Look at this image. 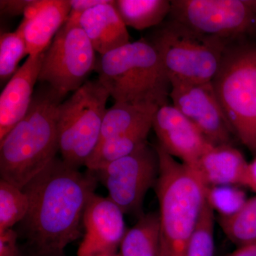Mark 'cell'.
Listing matches in <instances>:
<instances>
[{"label": "cell", "mask_w": 256, "mask_h": 256, "mask_svg": "<svg viewBox=\"0 0 256 256\" xmlns=\"http://www.w3.org/2000/svg\"><path fill=\"white\" fill-rule=\"evenodd\" d=\"M97 181L92 172H80L56 158L24 188L30 207L22 229L32 252L64 254L80 236L84 212Z\"/></svg>", "instance_id": "1"}, {"label": "cell", "mask_w": 256, "mask_h": 256, "mask_svg": "<svg viewBox=\"0 0 256 256\" xmlns=\"http://www.w3.org/2000/svg\"><path fill=\"white\" fill-rule=\"evenodd\" d=\"M65 96L41 82L24 117L0 140L1 180L23 190L56 158L58 108Z\"/></svg>", "instance_id": "2"}, {"label": "cell", "mask_w": 256, "mask_h": 256, "mask_svg": "<svg viewBox=\"0 0 256 256\" xmlns=\"http://www.w3.org/2000/svg\"><path fill=\"white\" fill-rule=\"evenodd\" d=\"M95 72L116 102L159 108L169 104L171 80L159 52L146 38L100 55Z\"/></svg>", "instance_id": "3"}, {"label": "cell", "mask_w": 256, "mask_h": 256, "mask_svg": "<svg viewBox=\"0 0 256 256\" xmlns=\"http://www.w3.org/2000/svg\"><path fill=\"white\" fill-rule=\"evenodd\" d=\"M159 176L154 188L162 235L168 256H184L190 236L206 202V186L196 171L160 146Z\"/></svg>", "instance_id": "4"}, {"label": "cell", "mask_w": 256, "mask_h": 256, "mask_svg": "<svg viewBox=\"0 0 256 256\" xmlns=\"http://www.w3.org/2000/svg\"><path fill=\"white\" fill-rule=\"evenodd\" d=\"M212 82L236 136L256 156V42L227 45Z\"/></svg>", "instance_id": "5"}, {"label": "cell", "mask_w": 256, "mask_h": 256, "mask_svg": "<svg viewBox=\"0 0 256 256\" xmlns=\"http://www.w3.org/2000/svg\"><path fill=\"white\" fill-rule=\"evenodd\" d=\"M146 40L156 46L170 80L212 82L228 44L166 18Z\"/></svg>", "instance_id": "6"}, {"label": "cell", "mask_w": 256, "mask_h": 256, "mask_svg": "<svg viewBox=\"0 0 256 256\" xmlns=\"http://www.w3.org/2000/svg\"><path fill=\"white\" fill-rule=\"evenodd\" d=\"M110 94L98 79L87 80L58 108V144L62 159L78 169L95 151Z\"/></svg>", "instance_id": "7"}, {"label": "cell", "mask_w": 256, "mask_h": 256, "mask_svg": "<svg viewBox=\"0 0 256 256\" xmlns=\"http://www.w3.org/2000/svg\"><path fill=\"white\" fill-rule=\"evenodd\" d=\"M168 18L228 44L256 36V1L172 0Z\"/></svg>", "instance_id": "8"}, {"label": "cell", "mask_w": 256, "mask_h": 256, "mask_svg": "<svg viewBox=\"0 0 256 256\" xmlns=\"http://www.w3.org/2000/svg\"><path fill=\"white\" fill-rule=\"evenodd\" d=\"M96 52L80 26L64 23L44 52L38 82L66 96L78 90L95 70Z\"/></svg>", "instance_id": "9"}, {"label": "cell", "mask_w": 256, "mask_h": 256, "mask_svg": "<svg viewBox=\"0 0 256 256\" xmlns=\"http://www.w3.org/2000/svg\"><path fill=\"white\" fill-rule=\"evenodd\" d=\"M159 171L158 151L148 142L131 154L90 172L124 214L137 215L146 192L156 186Z\"/></svg>", "instance_id": "10"}, {"label": "cell", "mask_w": 256, "mask_h": 256, "mask_svg": "<svg viewBox=\"0 0 256 256\" xmlns=\"http://www.w3.org/2000/svg\"><path fill=\"white\" fill-rule=\"evenodd\" d=\"M173 105L194 124L213 146L233 144L235 133L229 124L212 82L171 80Z\"/></svg>", "instance_id": "11"}, {"label": "cell", "mask_w": 256, "mask_h": 256, "mask_svg": "<svg viewBox=\"0 0 256 256\" xmlns=\"http://www.w3.org/2000/svg\"><path fill=\"white\" fill-rule=\"evenodd\" d=\"M84 238L77 256H97L116 254L126 230L124 214L110 198L90 196L84 212Z\"/></svg>", "instance_id": "12"}, {"label": "cell", "mask_w": 256, "mask_h": 256, "mask_svg": "<svg viewBox=\"0 0 256 256\" xmlns=\"http://www.w3.org/2000/svg\"><path fill=\"white\" fill-rule=\"evenodd\" d=\"M152 128L160 144L170 156L194 168L213 144L174 105L161 106L154 114Z\"/></svg>", "instance_id": "13"}, {"label": "cell", "mask_w": 256, "mask_h": 256, "mask_svg": "<svg viewBox=\"0 0 256 256\" xmlns=\"http://www.w3.org/2000/svg\"><path fill=\"white\" fill-rule=\"evenodd\" d=\"M44 52L28 56L1 92L0 140L24 117L30 108L35 85L38 82Z\"/></svg>", "instance_id": "14"}, {"label": "cell", "mask_w": 256, "mask_h": 256, "mask_svg": "<svg viewBox=\"0 0 256 256\" xmlns=\"http://www.w3.org/2000/svg\"><path fill=\"white\" fill-rule=\"evenodd\" d=\"M70 12L69 0H32L18 26L23 32L28 56L40 54L48 48Z\"/></svg>", "instance_id": "15"}, {"label": "cell", "mask_w": 256, "mask_h": 256, "mask_svg": "<svg viewBox=\"0 0 256 256\" xmlns=\"http://www.w3.org/2000/svg\"><path fill=\"white\" fill-rule=\"evenodd\" d=\"M114 1L98 5L80 16L79 25L90 40L92 47L104 55L130 43V34L114 8Z\"/></svg>", "instance_id": "16"}, {"label": "cell", "mask_w": 256, "mask_h": 256, "mask_svg": "<svg viewBox=\"0 0 256 256\" xmlns=\"http://www.w3.org/2000/svg\"><path fill=\"white\" fill-rule=\"evenodd\" d=\"M248 165L233 144L210 146L193 168L206 188L244 185Z\"/></svg>", "instance_id": "17"}, {"label": "cell", "mask_w": 256, "mask_h": 256, "mask_svg": "<svg viewBox=\"0 0 256 256\" xmlns=\"http://www.w3.org/2000/svg\"><path fill=\"white\" fill-rule=\"evenodd\" d=\"M152 120L99 144L88 160L86 164L88 170L99 169L131 154L148 142V134L152 128Z\"/></svg>", "instance_id": "18"}, {"label": "cell", "mask_w": 256, "mask_h": 256, "mask_svg": "<svg viewBox=\"0 0 256 256\" xmlns=\"http://www.w3.org/2000/svg\"><path fill=\"white\" fill-rule=\"evenodd\" d=\"M162 238L159 213L140 216L136 225L124 234L120 254L122 256H159Z\"/></svg>", "instance_id": "19"}, {"label": "cell", "mask_w": 256, "mask_h": 256, "mask_svg": "<svg viewBox=\"0 0 256 256\" xmlns=\"http://www.w3.org/2000/svg\"><path fill=\"white\" fill-rule=\"evenodd\" d=\"M114 5L126 26L139 31L159 26L171 11L168 0H116Z\"/></svg>", "instance_id": "20"}, {"label": "cell", "mask_w": 256, "mask_h": 256, "mask_svg": "<svg viewBox=\"0 0 256 256\" xmlns=\"http://www.w3.org/2000/svg\"><path fill=\"white\" fill-rule=\"evenodd\" d=\"M158 108L159 107L154 106L116 102L114 106L106 110L98 144L151 120Z\"/></svg>", "instance_id": "21"}, {"label": "cell", "mask_w": 256, "mask_h": 256, "mask_svg": "<svg viewBox=\"0 0 256 256\" xmlns=\"http://www.w3.org/2000/svg\"><path fill=\"white\" fill-rule=\"evenodd\" d=\"M220 220L224 233L238 247L256 242V196L247 200L236 213Z\"/></svg>", "instance_id": "22"}, {"label": "cell", "mask_w": 256, "mask_h": 256, "mask_svg": "<svg viewBox=\"0 0 256 256\" xmlns=\"http://www.w3.org/2000/svg\"><path fill=\"white\" fill-rule=\"evenodd\" d=\"M28 207V196L23 190L0 180V234L22 222Z\"/></svg>", "instance_id": "23"}, {"label": "cell", "mask_w": 256, "mask_h": 256, "mask_svg": "<svg viewBox=\"0 0 256 256\" xmlns=\"http://www.w3.org/2000/svg\"><path fill=\"white\" fill-rule=\"evenodd\" d=\"M214 210L205 203L188 238L184 256H214Z\"/></svg>", "instance_id": "24"}, {"label": "cell", "mask_w": 256, "mask_h": 256, "mask_svg": "<svg viewBox=\"0 0 256 256\" xmlns=\"http://www.w3.org/2000/svg\"><path fill=\"white\" fill-rule=\"evenodd\" d=\"M28 55L26 42L21 28L14 32H4L0 36V80L9 82L16 74L18 63Z\"/></svg>", "instance_id": "25"}, {"label": "cell", "mask_w": 256, "mask_h": 256, "mask_svg": "<svg viewBox=\"0 0 256 256\" xmlns=\"http://www.w3.org/2000/svg\"><path fill=\"white\" fill-rule=\"evenodd\" d=\"M246 194L235 186L206 188V202L220 216L236 213L246 201Z\"/></svg>", "instance_id": "26"}, {"label": "cell", "mask_w": 256, "mask_h": 256, "mask_svg": "<svg viewBox=\"0 0 256 256\" xmlns=\"http://www.w3.org/2000/svg\"><path fill=\"white\" fill-rule=\"evenodd\" d=\"M18 238V233L13 228L0 234V256H22Z\"/></svg>", "instance_id": "27"}, {"label": "cell", "mask_w": 256, "mask_h": 256, "mask_svg": "<svg viewBox=\"0 0 256 256\" xmlns=\"http://www.w3.org/2000/svg\"><path fill=\"white\" fill-rule=\"evenodd\" d=\"M32 2V0H1V13L9 16L24 15L25 10L31 4Z\"/></svg>", "instance_id": "28"}, {"label": "cell", "mask_w": 256, "mask_h": 256, "mask_svg": "<svg viewBox=\"0 0 256 256\" xmlns=\"http://www.w3.org/2000/svg\"><path fill=\"white\" fill-rule=\"evenodd\" d=\"M109 0H69L70 13L82 16L87 10L99 4H106Z\"/></svg>", "instance_id": "29"}, {"label": "cell", "mask_w": 256, "mask_h": 256, "mask_svg": "<svg viewBox=\"0 0 256 256\" xmlns=\"http://www.w3.org/2000/svg\"><path fill=\"white\" fill-rule=\"evenodd\" d=\"M242 186L250 188L256 193V158L248 165Z\"/></svg>", "instance_id": "30"}, {"label": "cell", "mask_w": 256, "mask_h": 256, "mask_svg": "<svg viewBox=\"0 0 256 256\" xmlns=\"http://www.w3.org/2000/svg\"><path fill=\"white\" fill-rule=\"evenodd\" d=\"M227 256H256V242L238 247L237 250Z\"/></svg>", "instance_id": "31"}, {"label": "cell", "mask_w": 256, "mask_h": 256, "mask_svg": "<svg viewBox=\"0 0 256 256\" xmlns=\"http://www.w3.org/2000/svg\"><path fill=\"white\" fill-rule=\"evenodd\" d=\"M159 256H168V252H166V246H165V244L164 242H163L162 238L161 250H160Z\"/></svg>", "instance_id": "32"}, {"label": "cell", "mask_w": 256, "mask_h": 256, "mask_svg": "<svg viewBox=\"0 0 256 256\" xmlns=\"http://www.w3.org/2000/svg\"><path fill=\"white\" fill-rule=\"evenodd\" d=\"M66 256L65 254H38V252H32L30 256Z\"/></svg>", "instance_id": "33"}, {"label": "cell", "mask_w": 256, "mask_h": 256, "mask_svg": "<svg viewBox=\"0 0 256 256\" xmlns=\"http://www.w3.org/2000/svg\"><path fill=\"white\" fill-rule=\"evenodd\" d=\"M121 256V254H104V255H100V256Z\"/></svg>", "instance_id": "34"}]
</instances>
